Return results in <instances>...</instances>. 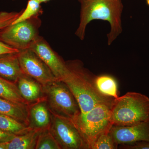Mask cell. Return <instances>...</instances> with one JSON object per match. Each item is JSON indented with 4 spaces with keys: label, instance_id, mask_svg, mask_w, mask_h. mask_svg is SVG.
Wrapping results in <instances>:
<instances>
[{
    "label": "cell",
    "instance_id": "obj_1",
    "mask_svg": "<svg viewBox=\"0 0 149 149\" xmlns=\"http://www.w3.org/2000/svg\"><path fill=\"white\" fill-rule=\"evenodd\" d=\"M68 72L64 82L77 100L81 113L87 112L97 105L112 104L114 99L102 95L95 85L94 75L78 60L65 61Z\"/></svg>",
    "mask_w": 149,
    "mask_h": 149
},
{
    "label": "cell",
    "instance_id": "obj_2",
    "mask_svg": "<svg viewBox=\"0 0 149 149\" xmlns=\"http://www.w3.org/2000/svg\"><path fill=\"white\" fill-rule=\"evenodd\" d=\"M81 4L80 22L75 35L80 40L85 38L88 24L94 19L109 22L111 30L108 34L110 45L122 32L121 14L123 5L121 0H78Z\"/></svg>",
    "mask_w": 149,
    "mask_h": 149
},
{
    "label": "cell",
    "instance_id": "obj_3",
    "mask_svg": "<svg viewBox=\"0 0 149 149\" xmlns=\"http://www.w3.org/2000/svg\"><path fill=\"white\" fill-rule=\"evenodd\" d=\"M111 123L117 126L139 125L149 121V98L141 93L128 92L114 99Z\"/></svg>",
    "mask_w": 149,
    "mask_h": 149
},
{
    "label": "cell",
    "instance_id": "obj_4",
    "mask_svg": "<svg viewBox=\"0 0 149 149\" xmlns=\"http://www.w3.org/2000/svg\"><path fill=\"white\" fill-rule=\"evenodd\" d=\"M112 104L97 105L72 120L83 136L87 149H91L99 135L112 125L110 121Z\"/></svg>",
    "mask_w": 149,
    "mask_h": 149
},
{
    "label": "cell",
    "instance_id": "obj_5",
    "mask_svg": "<svg viewBox=\"0 0 149 149\" xmlns=\"http://www.w3.org/2000/svg\"><path fill=\"white\" fill-rule=\"evenodd\" d=\"M43 91L51 112L74 119L81 113L77 100L67 85L56 81L43 87Z\"/></svg>",
    "mask_w": 149,
    "mask_h": 149
},
{
    "label": "cell",
    "instance_id": "obj_6",
    "mask_svg": "<svg viewBox=\"0 0 149 149\" xmlns=\"http://www.w3.org/2000/svg\"><path fill=\"white\" fill-rule=\"evenodd\" d=\"M42 24L39 16L11 24L0 29V40L19 51L29 49L39 37Z\"/></svg>",
    "mask_w": 149,
    "mask_h": 149
},
{
    "label": "cell",
    "instance_id": "obj_7",
    "mask_svg": "<svg viewBox=\"0 0 149 149\" xmlns=\"http://www.w3.org/2000/svg\"><path fill=\"white\" fill-rule=\"evenodd\" d=\"M52 114L49 129L61 149H87L83 136L71 118Z\"/></svg>",
    "mask_w": 149,
    "mask_h": 149
},
{
    "label": "cell",
    "instance_id": "obj_8",
    "mask_svg": "<svg viewBox=\"0 0 149 149\" xmlns=\"http://www.w3.org/2000/svg\"><path fill=\"white\" fill-rule=\"evenodd\" d=\"M17 56L23 74L35 79L43 87L58 81L49 67L30 49L19 51Z\"/></svg>",
    "mask_w": 149,
    "mask_h": 149
},
{
    "label": "cell",
    "instance_id": "obj_9",
    "mask_svg": "<svg viewBox=\"0 0 149 149\" xmlns=\"http://www.w3.org/2000/svg\"><path fill=\"white\" fill-rule=\"evenodd\" d=\"M29 49L46 63L58 80H63L68 72L65 61L52 49L43 37L39 36Z\"/></svg>",
    "mask_w": 149,
    "mask_h": 149
},
{
    "label": "cell",
    "instance_id": "obj_10",
    "mask_svg": "<svg viewBox=\"0 0 149 149\" xmlns=\"http://www.w3.org/2000/svg\"><path fill=\"white\" fill-rule=\"evenodd\" d=\"M110 133L117 147L149 141V121L130 126L112 125Z\"/></svg>",
    "mask_w": 149,
    "mask_h": 149
},
{
    "label": "cell",
    "instance_id": "obj_11",
    "mask_svg": "<svg viewBox=\"0 0 149 149\" xmlns=\"http://www.w3.org/2000/svg\"><path fill=\"white\" fill-rule=\"evenodd\" d=\"M29 126L45 130L49 128L52 114L46 97L28 105Z\"/></svg>",
    "mask_w": 149,
    "mask_h": 149
},
{
    "label": "cell",
    "instance_id": "obj_12",
    "mask_svg": "<svg viewBox=\"0 0 149 149\" xmlns=\"http://www.w3.org/2000/svg\"><path fill=\"white\" fill-rule=\"evenodd\" d=\"M19 93L28 105L45 98L43 86L32 77L23 74L16 83Z\"/></svg>",
    "mask_w": 149,
    "mask_h": 149
},
{
    "label": "cell",
    "instance_id": "obj_13",
    "mask_svg": "<svg viewBox=\"0 0 149 149\" xmlns=\"http://www.w3.org/2000/svg\"><path fill=\"white\" fill-rule=\"evenodd\" d=\"M18 53L0 55V77L16 84L23 74L19 61Z\"/></svg>",
    "mask_w": 149,
    "mask_h": 149
},
{
    "label": "cell",
    "instance_id": "obj_14",
    "mask_svg": "<svg viewBox=\"0 0 149 149\" xmlns=\"http://www.w3.org/2000/svg\"><path fill=\"white\" fill-rule=\"evenodd\" d=\"M0 113L10 116L29 126L28 105L16 103L0 97Z\"/></svg>",
    "mask_w": 149,
    "mask_h": 149
},
{
    "label": "cell",
    "instance_id": "obj_15",
    "mask_svg": "<svg viewBox=\"0 0 149 149\" xmlns=\"http://www.w3.org/2000/svg\"><path fill=\"white\" fill-rule=\"evenodd\" d=\"M44 130L32 128L26 133L16 135L6 143V149H35L39 135Z\"/></svg>",
    "mask_w": 149,
    "mask_h": 149
},
{
    "label": "cell",
    "instance_id": "obj_16",
    "mask_svg": "<svg viewBox=\"0 0 149 149\" xmlns=\"http://www.w3.org/2000/svg\"><path fill=\"white\" fill-rule=\"evenodd\" d=\"M95 85L99 93L102 95L113 99L119 97L117 82L111 75L102 74L95 76Z\"/></svg>",
    "mask_w": 149,
    "mask_h": 149
},
{
    "label": "cell",
    "instance_id": "obj_17",
    "mask_svg": "<svg viewBox=\"0 0 149 149\" xmlns=\"http://www.w3.org/2000/svg\"><path fill=\"white\" fill-rule=\"evenodd\" d=\"M0 97L16 103L28 105L20 95L16 83L1 77Z\"/></svg>",
    "mask_w": 149,
    "mask_h": 149
},
{
    "label": "cell",
    "instance_id": "obj_18",
    "mask_svg": "<svg viewBox=\"0 0 149 149\" xmlns=\"http://www.w3.org/2000/svg\"><path fill=\"white\" fill-rule=\"evenodd\" d=\"M32 128L10 116L0 113V129L5 132L19 135Z\"/></svg>",
    "mask_w": 149,
    "mask_h": 149
},
{
    "label": "cell",
    "instance_id": "obj_19",
    "mask_svg": "<svg viewBox=\"0 0 149 149\" xmlns=\"http://www.w3.org/2000/svg\"><path fill=\"white\" fill-rule=\"evenodd\" d=\"M20 12H0V29L12 24L20 15ZM19 51L6 45L0 40V55L11 53H18Z\"/></svg>",
    "mask_w": 149,
    "mask_h": 149
},
{
    "label": "cell",
    "instance_id": "obj_20",
    "mask_svg": "<svg viewBox=\"0 0 149 149\" xmlns=\"http://www.w3.org/2000/svg\"><path fill=\"white\" fill-rule=\"evenodd\" d=\"M41 4L38 0H29L26 8L21 11L20 15L12 24L25 21L34 17L40 16L43 12Z\"/></svg>",
    "mask_w": 149,
    "mask_h": 149
},
{
    "label": "cell",
    "instance_id": "obj_21",
    "mask_svg": "<svg viewBox=\"0 0 149 149\" xmlns=\"http://www.w3.org/2000/svg\"><path fill=\"white\" fill-rule=\"evenodd\" d=\"M35 149H61L49 128L41 132L37 139Z\"/></svg>",
    "mask_w": 149,
    "mask_h": 149
},
{
    "label": "cell",
    "instance_id": "obj_22",
    "mask_svg": "<svg viewBox=\"0 0 149 149\" xmlns=\"http://www.w3.org/2000/svg\"><path fill=\"white\" fill-rule=\"evenodd\" d=\"M111 126L107 128L99 135L93 143L91 146V149L117 148V146L115 143L110 133V129Z\"/></svg>",
    "mask_w": 149,
    "mask_h": 149
},
{
    "label": "cell",
    "instance_id": "obj_23",
    "mask_svg": "<svg viewBox=\"0 0 149 149\" xmlns=\"http://www.w3.org/2000/svg\"><path fill=\"white\" fill-rule=\"evenodd\" d=\"M122 148L126 149H149V141H142L132 145H121Z\"/></svg>",
    "mask_w": 149,
    "mask_h": 149
},
{
    "label": "cell",
    "instance_id": "obj_24",
    "mask_svg": "<svg viewBox=\"0 0 149 149\" xmlns=\"http://www.w3.org/2000/svg\"><path fill=\"white\" fill-rule=\"evenodd\" d=\"M16 135L5 132L0 129V143H6L11 141Z\"/></svg>",
    "mask_w": 149,
    "mask_h": 149
},
{
    "label": "cell",
    "instance_id": "obj_25",
    "mask_svg": "<svg viewBox=\"0 0 149 149\" xmlns=\"http://www.w3.org/2000/svg\"><path fill=\"white\" fill-rule=\"evenodd\" d=\"M0 149H6V143H0Z\"/></svg>",
    "mask_w": 149,
    "mask_h": 149
},
{
    "label": "cell",
    "instance_id": "obj_26",
    "mask_svg": "<svg viewBox=\"0 0 149 149\" xmlns=\"http://www.w3.org/2000/svg\"><path fill=\"white\" fill-rule=\"evenodd\" d=\"M38 1H39L41 3H46L47 2L49 1L50 0H38Z\"/></svg>",
    "mask_w": 149,
    "mask_h": 149
},
{
    "label": "cell",
    "instance_id": "obj_27",
    "mask_svg": "<svg viewBox=\"0 0 149 149\" xmlns=\"http://www.w3.org/2000/svg\"><path fill=\"white\" fill-rule=\"evenodd\" d=\"M13 1H15V0H13Z\"/></svg>",
    "mask_w": 149,
    "mask_h": 149
}]
</instances>
